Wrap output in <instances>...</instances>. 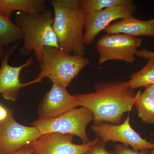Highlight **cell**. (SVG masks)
<instances>
[{"label": "cell", "mask_w": 154, "mask_h": 154, "mask_svg": "<svg viewBox=\"0 0 154 154\" xmlns=\"http://www.w3.org/2000/svg\"><path fill=\"white\" fill-rule=\"evenodd\" d=\"M134 3L132 0H82L81 7L86 14L116 5Z\"/></svg>", "instance_id": "obj_18"}, {"label": "cell", "mask_w": 154, "mask_h": 154, "mask_svg": "<svg viewBox=\"0 0 154 154\" xmlns=\"http://www.w3.org/2000/svg\"><path fill=\"white\" fill-rule=\"evenodd\" d=\"M22 30L11 19L0 14V47L7 48L21 41Z\"/></svg>", "instance_id": "obj_15"}, {"label": "cell", "mask_w": 154, "mask_h": 154, "mask_svg": "<svg viewBox=\"0 0 154 154\" xmlns=\"http://www.w3.org/2000/svg\"><path fill=\"white\" fill-rule=\"evenodd\" d=\"M11 110L0 103V122L7 119L11 113Z\"/></svg>", "instance_id": "obj_23"}, {"label": "cell", "mask_w": 154, "mask_h": 154, "mask_svg": "<svg viewBox=\"0 0 154 154\" xmlns=\"http://www.w3.org/2000/svg\"><path fill=\"white\" fill-rule=\"evenodd\" d=\"M41 135L35 127L25 126L16 121L11 110L7 119L0 122V153L19 150L31 144Z\"/></svg>", "instance_id": "obj_8"}, {"label": "cell", "mask_w": 154, "mask_h": 154, "mask_svg": "<svg viewBox=\"0 0 154 154\" xmlns=\"http://www.w3.org/2000/svg\"><path fill=\"white\" fill-rule=\"evenodd\" d=\"M104 30L107 34L120 33L136 37H154V19L143 21L131 16L110 24Z\"/></svg>", "instance_id": "obj_13"}, {"label": "cell", "mask_w": 154, "mask_h": 154, "mask_svg": "<svg viewBox=\"0 0 154 154\" xmlns=\"http://www.w3.org/2000/svg\"><path fill=\"white\" fill-rule=\"evenodd\" d=\"M74 136L55 132L41 134L30 144L33 154H85L101 140L97 137L88 143L76 144L73 143Z\"/></svg>", "instance_id": "obj_11"}, {"label": "cell", "mask_w": 154, "mask_h": 154, "mask_svg": "<svg viewBox=\"0 0 154 154\" xmlns=\"http://www.w3.org/2000/svg\"><path fill=\"white\" fill-rule=\"evenodd\" d=\"M80 106L79 99L72 95L63 86L53 84L52 88L42 99L38 113L39 119L55 118Z\"/></svg>", "instance_id": "obj_12"}, {"label": "cell", "mask_w": 154, "mask_h": 154, "mask_svg": "<svg viewBox=\"0 0 154 154\" xmlns=\"http://www.w3.org/2000/svg\"><path fill=\"white\" fill-rule=\"evenodd\" d=\"M92 120H94V116L91 110L82 107L72 109L52 119L38 118L32 125L41 134L52 132L71 134L79 137L83 143H87L91 141L87 134L86 128Z\"/></svg>", "instance_id": "obj_5"}, {"label": "cell", "mask_w": 154, "mask_h": 154, "mask_svg": "<svg viewBox=\"0 0 154 154\" xmlns=\"http://www.w3.org/2000/svg\"><path fill=\"white\" fill-rule=\"evenodd\" d=\"M21 41L7 48L5 54L2 59L0 68V94L6 100L15 102L19 98L21 88L30 85L41 82L42 80L36 78L27 83H22L19 79L21 71L29 67L33 63L31 57L26 63L18 66H12L8 63L9 58L21 45Z\"/></svg>", "instance_id": "obj_9"}, {"label": "cell", "mask_w": 154, "mask_h": 154, "mask_svg": "<svg viewBox=\"0 0 154 154\" xmlns=\"http://www.w3.org/2000/svg\"><path fill=\"white\" fill-rule=\"evenodd\" d=\"M134 105L139 117L145 123L154 125V99L145 91H139Z\"/></svg>", "instance_id": "obj_16"}, {"label": "cell", "mask_w": 154, "mask_h": 154, "mask_svg": "<svg viewBox=\"0 0 154 154\" xmlns=\"http://www.w3.org/2000/svg\"><path fill=\"white\" fill-rule=\"evenodd\" d=\"M128 82L134 90L154 85V59L148 60L143 68L131 76Z\"/></svg>", "instance_id": "obj_17"}, {"label": "cell", "mask_w": 154, "mask_h": 154, "mask_svg": "<svg viewBox=\"0 0 154 154\" xmlns=\"http://www.w3.org/2000/svg\"><path fill=\"white\" fill-rule=\"evenodd\" d=\"M106 143L100 140L85 154H115L114 152L108 151L106 148Z\"/></svg>", "instance_id": "obj_20"}, {"label": "cell", "mask_w": 154, "mask_h": 154, "mask_svg": "<svg viewBox=\"0 0 154 154\" xmlns=\"http://www.w3.org/2000/svg\"><path fill=\"white\" fill-rule=\"evenodd\" d=\"M137 7L134 4H124L112 6L102 11L86 14L83 41L88 46L95 40L96 36L111 22L132 16Z\"/></svg>", "instance_id": "obj_10"}, {"label": "cell", "mask_w": 154, "mask_h": 154, "mask_svg": "<svg viewBox=\"0 0 154 154\" xmlns=\"http://www.w3.org/2000/svg\"><path fill=\"white\" fill-rule=\"evenodd\" d=\"M149 150H143L137 151L130 149L128 146L118 144L115 146L114 152L115 154H151Z\"/></svg>", "instance_id": "obj_19"}, {"label": "cell", "mask_w": 154, "mask_h": 154, "mask_svg": "<svg viewBox=\"0 0 154 154\" xmlns=\"http://www.w3.org/2000/svg\"><path fill=\"white\" fill-rule=\"evenodd\" d=\"M150 153L151 154H154V147L152 150H151Z\"/></svg>", "instance_id": "obj_27"}, {"label": "cell", "mask_w": 154, "mask_h": 154, "mask_svg": "<svg viewBox=\"0 0 154 154\" xmlns=\"http://www.w3.org/2000/svg\"><path fill=\"white\" fill-rule=\"evenodd\" d=\"M33 153H34V149L31 145H29L23 148V149L14 152L7 154L0 153V154H33Z\"/></svg>", "instance_id": "obj_24"}, {"label": "cell", "mask_w": 154, "mask_h": 154, "mask_svg": "<svg viewBox=\"0 0 154 154\" xmlns=\"http://www.w3.org/2000/svg\"><path fill=\"white\" fill-rule=\"evenodd\" d=\"M54 14L53 28L57 38L59 48L70 54L84 56L85 46L83 37L86 14L82 7L64 8L57 0L50 2Z\"/></svg>", "instance_id": "obj_3"}, {"label": "cell", "mask_w": 154, "mask_h": 154, "mask_svg": "<svg viewBox=\"0 0 154 154\" xmlns=\"http://www.w3.org/2000/svg\"><path fill=\"white\" fill-rule=\"evenodd\" d=\"M142 43V40L139 37L123 33L105 34L97 42L99 54L98 64L101 65L111 60L133 63L138 48Z\"/></svg>", "instance_id": "obj_6"}, {"label": "cell", "mask_w": 154, "mask_h": 154, "mask_svg": "<svg viewBox=\"0 0 154 154\" xmlns=\"http://www.w3.org/2000/svg\"><path fill=\"white\" fill-rule=\"evenodd\" d=\"M61 6L68 9H76L81 8L82 0H57Z\"/></svg>", "instance_id": "obj_21"}, {"label": "cell", "mask_w": 154, "mask_h": 154, "mask_svg": "<svg viewBox=\"0 0 154 154\" xmlns=\"http://www.w3.org/2000/svg\"><path fill=\"white\" fill-rule=\"evenodd\" d=\"M145 91L154 99V85L146 87Z\"/></svg>", "instance_id": "obj_25"}, {"label": "cell", "mask_w": 154, "mask_h": 154, "mask_svg": "<svg viewBox=\"0 0 154 154\" xmlns=\"http://www.w3.org/2000/svg\"><path fill=\"white\" fill-rule=\"evenodd\" d=\"M130 87L128 81L99 82L95 84V91L75 94L80 106L90 110L95 122L121 123L125 113L131 111L138 94Z\"/></svg>", "instance_id": "obj_1"}, {"label": "cell", "mask_w": 154, "mask_h": 154, "mask_svg": "<svg viewBox=\"0 0 154 154\" xmlns=\"http://www.w3.org/2000/svg\"><path fill=\"white\" fill-rule=\"evenodd\" d=\"M15 20L23 35L24 43L19 49L22 55H29L33 51L36 60L40 64L44 47L59 48L53 28L54 14L50 9L47 8L41 13L34 14L17 12Z\"/></svg>", "instance_id": "obj_2"}, {"label": "cell", "mask_w": 154, "mask_h": 154, "mask_svg": "<svg viewBox=\"0 0 154 154\" xmlns=\"http://www.w3.org/2000/svg\"><path fill=\"white\" fill-rule=\"evenodd\" d=\"M130 118L128 116L119 124L107 122H94L92 125L93 131L101 140L106 143L110 141L118 142L125 146H131L134 150H152L154 142L148 141L131 127Z\"/></svg>", "instance_id": "obj_7"}, {"label": "cell", "mask_w": 154, "mask_h": 154, "mask_svg": "<svg viewBox=\"0 0 154 154\" xmlns=\"http://www.w3.org/2000/svg\"><path fill=\"white\" fill-rule=\"evenodd\" d=\"M136 56L139 57L144 58L147 59H154V52L148 50L143 48L140 50H138Z\"/></svg>", "instance_id": "obj_22"}, {"label": "cell", "mask_w": 154, "mask_h": 154, "mask_svg": "<svg viewBox=\"0 0 154 154\" xmlns=\"http://www.w3.org/2000/svg\"><path fill=\"white\" fill-rule=\"evenodd\" d=\"M89 64L87 58L73 55L57 48L45 46L37 78H47L53 83L67 88Z\"/></svg>", "instance_id": "obj_4"}, {"label": "cell", "mask_w": 154, "mask_h": 154, "mask_svg": "<svg viewBox=\"0 0 154 154\" xmlns=\"http://www.w3.org/2000/svg\"><path fill=\"white\" fill-rule=\"evenodd\" d=\"M47 8L44 0H0V14L10 19L15 11L34 14L41 13Z\"/></svg>", "instance_id": "obj_14"}, {"label": "cell", "mask_w": 154, "mask_h": 154, "mask_svg": "<svg viewBox=\"0 0 154 154\" xmlns=\"http://www.w3.org/2000/svg\"><path fill=\"white\" fill-rule=\"evenodd\" d=\"M7 49L5 48L0 47V59H2V58L5 54Z\"/></svg>", "instance_id": "obj_26"}]
</instances>
